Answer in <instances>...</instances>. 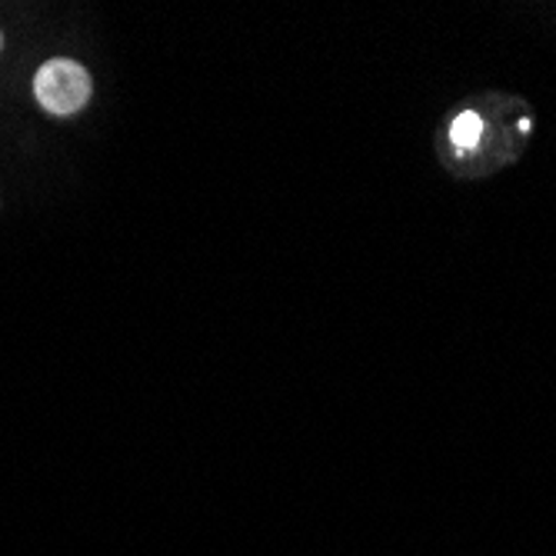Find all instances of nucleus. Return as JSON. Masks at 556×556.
Here are the masks:
<instances>
[{
  "instance_id": "nucleus-1",
  "label": "nucleus",
  "mask_w": 556,
  "mask_h": 556,
  "mask_svg": "<svg viewBox=\"0 0 556 556\" xmlns=\"http://www.w3.org/2000/svg\"><path fill=\"white\" fill-rule=\"evenodd\" d=\"M34 93L54 117L77 114L90 100V74L74 61H47L34 77Z\"/></svg>"
},
{
  "instance_id": "nucleus-2",
  "label": "nucleus",
  "mask_w": 556,
  "mask_h": 556,
  "mask_svg": "<svg viewBox=\"0 0 556 556\" xmlns=\"http://www.w3.org/2000/svg\"><path fill=\"white\" fill-rule=\"evenodd\" d=\"M480 134H483V121L477 114H464V117H457V124L450 127V137L460 150H470L473 143H480Z\"/></svg>"
},
{
  "instance_id": "nucleus-3",
  "label": "nucleus",
  "mask_w": 556,
  "mask_h": 556,
  "mask_svg": "<svg viewBox=\"0 0 556 556\" xmlns=\"http://www.w3.org/2000/svg\"><path fill=\"white\" fill-rule=\"evenodd\" d=\"M0 47H4V37H0Z\"/></svg>"
}]
</instances>
